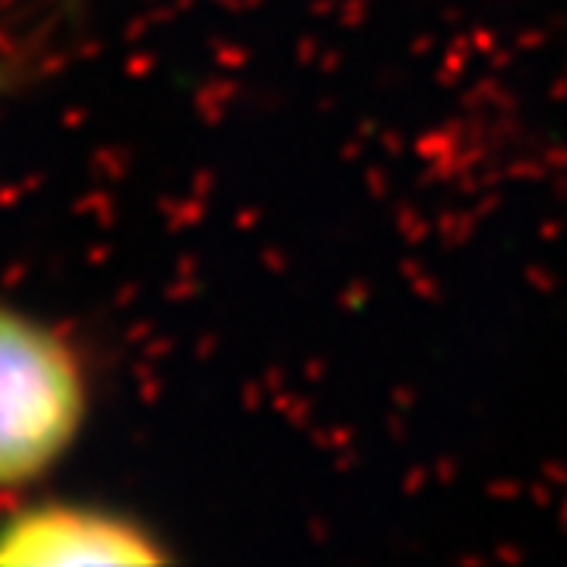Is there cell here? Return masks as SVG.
Instances as JSON below:
<instances>
[{"mask_svg":"<svg viewBox=\"0 0 567 567\" xmlns=\"http://www.w3.org/2000/svg\"><path fill=\"white\" fill-rule=\"evenodd\" d=\"M90 408V373L75 346L0 301V493L49 478L83 437Z\"/></svg>","mask_w":567,"mask_h":567,"instance_id":"cell-1","label":"cell"},{"mask_svg":"<svg viewBox=\"0 0 567 567\" xmlns=\"http://www.w3.org/2000/svg\"><path fill=\"white\" fill-rule=\"evenodd\" d=\"M168 550L134 516L86 499H28L0 516V564H161Z\"/></svg>","mask_w":567,"mask_h":567,"instance_id":"cell-2","label":"cell"}]
</instances>
